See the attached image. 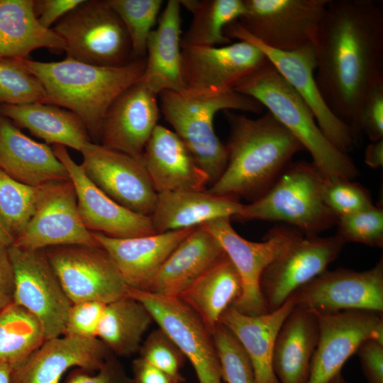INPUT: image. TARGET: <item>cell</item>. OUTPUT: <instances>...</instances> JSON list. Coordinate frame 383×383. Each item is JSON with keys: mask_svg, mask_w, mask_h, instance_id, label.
I'll list each match as a JSON object with an SVG mask.
<instances>
[{"mask_svg": "<svg viewBox=\"0 0 383 383\" xmlns=\"http://www.w3.org/2000/svg\"><path fill=\"white\" fill-rule=\"evenodd\" d=\"M313 45L321 94L357 138L362 106L383 83L382 2L328 0Z\"/></svg>", "mask_w": 383, "mask_h": 383, "instance_id": "obj_1", "label": "cell"}, {"mask_svg": "<svg viewBox=\"0 0 383 383\" xmlns=\"http://www.w3.org/2000/svg\"><path fill=\"white\" fill-rule=\"evenodd\" d=\"M224 113L230 126L227 165L206 191L252 202L272 187L292 157L304 148L269 111L255 119L232 110Z\"/></svg>", "mask_w": 383, "mask_h": 383, "instance_id": "obj_2", "label": "cell"}, {"mask_svg": "<svg viewBox=\"0 0 383 383\" xmlns=\"http://www.w3.org/2000/svg\"><path fill=\"white\" fill-rule=\"evenodd\" d=\"M20 60L42 83L47 104L74 113L95 140H100L102 121L110 106L142 78L145 70V58L115 67L97 66L67 57L50 62Z\"/></svg>", "mask_w": 383, "mask_h": 383, "instance_id": "obj_3", "label": "cell"}, {"mask_svg": "<svg viewBox=\"0 0 383 383\" xmlns=\"http://www.w3.org/2000/svg\"><path fill=\"white\" fill-rule=\"evenodd\" d=\"M158 96L160 112L207 174L211 185L222 175L228 162L226 145L214 131L216 113L226 110L260 113L264 109L255 99L234 90L214 92L186 88L162 91Z\"/></svg>", "mask_w": 383, "mask_h": 383, "instance_id": "obj_4", "label": "cell"}, {"mask_svg": "<svg viewBox=\"0 0 383 383\" xmlns=\"http://www.w3.org/2000/svg\"><path fill=\"white\" fill-rule=\"evenodd\" d=\"M233 90L266 107L309 151L326 179L352 180L357 175L350 157L327 138L309 106L267 60Z\"/></svg>", "mask_w": 383, "mask_h": 383, "instance_id": "obj_5", "label": "cell"}, {"mask_svg": "<svg viewBox=\"0 0 383 383\" xmlns=\"http://www.w3.org/2000/svg\"><path fill=\"white\" fill-rule=\"evenodd\" d=\"M325 179L313 162L289 164L262 196L243 204L235 218L282 221L306 235H317L337 221L323 199Z\"/></svg>", "mask_w": 383, "mask_h": 383, "instance_id": "obj_6", "label": "cell"}, {"mask_svg": "<svg viewBox=\"0 0 383 383\" xmlns=\"http://www.w3.org/2000/svg\"><path fill=\"white\" fill-rule=\"evenodd\" d=\"M52 29L63 40L67 58L105 67L134 60L126 30L107 0L84 1Z\"/></svg>", "mask_w": 383, "mask_h": 383, "instance_id": "obj_7", "label": "cell"}, {"mask_svg": "<svg viewBox=\"0 0 383 383\" xmlns=\"http://www.w3.org/2000/svg\"><path fill=\"white\" fill-rule=\"evenodd\" d=\"M230 219L217 218L201 226L218 241L240 277L242 293L232 306L248 316L265 314L268 311L260 290L261 276L265 268L303 233L294 227L279 226L271 230L264 241L252 242L240 236Z\"/></svg>", "mask_w": 383, "mask_h": 383, "instance_id": "obj_8", "label": "cell"}, {"mask_svg": "<svg viewBox=\"0 0 383 383\" xmlns=\"http://www.w3.org/2000/svg\"><path fill=\"white\" fill-rule=\"evenodd\" d=\"M328 0H243L237 21L253 38L274 50L291 52L312 44Z\"/></svg>", "mask_w": 383, "mask_h": 383, "instance_id": "obj_9", "label": "cell"}, {"mask_svg": "<svg viewBox=\"0 0 383 383\" xmlns=\"http://www.w3.org/2000/svg\"><path fill=\"white\" fill-rule=\"evenodd\" d=\"M224 35L255 45L266 57L284 79L309 106L327 138L340 151L346 153L356 143L352 129L337 118L328 107L315 79L316 55L312 44L291 52L268 48L248 35L237 21L229 23Z\"/></svg>", "mask_w": 383, "mask_h": 383, "instance_id": "obj_10", "label": "cell"}, {"mask_svg": "<svg viewBox=\"0 0 383 383\" xmlns=\"http://www.w3.org/2000/svg\"><path fill=\"white\" fill-rule=\"evenodd\" d=\"M44 250L72 304L93 301L107 304L127 296L128 287L101 246L70 245Z\"/></svg>", "mask_w": 383, "mask_h": 383, "instance_id": "obj_11", "label": "cell"}, {"mask_svg": "<svg viewBox=\"0 0 383 383\" xmlns=\"http://www.w3.org/2000/svg\"><path fill=\"white\" fill-rule=\"evenodd\" d=\"M15 277L14 302L40 322L45 340L63 335L72 303L64 292L45 250L8 248Z\"/></svg>", "mask_w": 383, "mask_h": 383, "instance_id": "obj_12", "label": "cell"}, {"mask_svg": "<svg viewBox=\"0 0 383 383\" xmlns=\"http://www.w3.org/2000/svg\"><path fill=\"white\" fill-rule=\"evenodd\" d=\"M127 296L142 302L193 366L198 383H222L221 365L211 333L179 298L128 287Z\"/></svg>", "mask_w": 383, "mask_h": 383, "instance_id": "obj_13", "label": "cell"}, {"mask_svg": "<svg viewBox=\"0 0 383 383\" xmlns=\"http://www.w3.org/2000/svg\"><path fill=\"white\" fill-rule=\"evenodd\" d=\"M70 245L100 246L81 218L72 182L43 185L31 218L12 245L35 250Z\"/></svg>", "mask_w": 383, "mask_h": 383, "instance_id": "obj_14", "label": "cell"}, {"mask_svg": "<svg viewBox=\"0 0 383 383\" xmlns=\"http://www.w3.org/2000/svg\"><path fill=\"white\" fill-rule=\"evenodd\" d=\"M294 306L317 313L360 310L383 313V260L365 271L325 270L291 296Z\"/></svg>", "mask_w": 383, "mask_h": 383, "instance_id": "obj_15", "label": "cell"}, {"mask_svg": "<svg viewBox=\"0 0 383 383\" xmlns=\"http://www.w3.org/2000/svg\"><path fill=\"white\" fill-rule=\"evenodd\" d=\"M80 152L86 175L99 189L123 207L151 216L157 192L142 160L91 141Z\"/></svg>", "mask_w": 383, "mask_h": 383, "instance_id": "obj_16", "label": "cell"}, {"mask_svg": "<svg viewBox=\"0 0 383 383\" xmlns=\"http://www.w3.org/2000/svg\"><path fill=\"white\" fill-rule=\"evenodd\" d=\"M345 242L337 235H301L264 270L260 290L268 312L280 307L299 288L327 270Z\"/></svg>", "mask_w": 383, "mask_h": 383, "instance_id": "obj_17", "label": "cell"}, {"mask_svg": "<svg viewBox=\"0 0 383 383\" xmlns=\"http://www.w3.org/2000/svg\"><path fill=\"white\" fill-rule=\"evenodd\" d=\"M316 314L319 338L307 383H328L365 340L383 343L382 313L350 310Z\"/></svg>", "mask_w": 383, "mask_h": 383, "instance_id": "obj_18", "label": "cell"}, {"mask_svg": "<svg viewBox=\"0 0 383 383\" xmlns=\"http://www.w3.org/2000/svg\"><path fill=\"white\" fill-rule=\"evenodd\" d=\"M267 58L250 43L182 47V77L186 88L223 92L233 89Z\"/></svg>", "mask_w": 383, "mask_h": 383, "instance_id": "obj_19", "label": "cell"}, {"mask_svg": "<svg viewBox=\"0 0 383 383\" xmlns=\"http://www.w3.org/2000/svg\"><path fill=\"white\" fill-rule=\"evenodd\" d=\"M52 150L66 168L77 195L79 215L85 227L112 238H133L157 233L150 216L133 212L117 204L86 175L81 165L70 157L66 147Z\"/></svg>", "mask_w": 383, "mask_h": 383, "instance_id": "obj_20", "label": "cell"}, {"mask_svg": "<svg viewBox=\"0 0 383 383\" xmlns=\"http://www.w3.org/2000/svg\"><path fill=\"white\" fill-rule=\"evenodd\" d=\"M157 96L143 77L123 91L104 118L101 145L142 160L145 145L158 125Z\"/></svg>", "mask_w": 383, "mask_h": 383, "instance_id": "obj_21", "label": "cell"}, {"mask_svg": "<svg viewBox=\"0 0 383 383\" xmlns=\"http://www.w3.org/2000/svg\"><path fill=\"white\" fill-rule=\"evenodd\" d=\"M111 354L97 338L62 335L46 339L13 369L11 383H61L71 369L96 372Z\"/></svg>", "mask_w": 383, "mask_h": 383, "instance_id": "obj_22", "label": "cell"}, {"mask_svg": "<svg viewBox=\"0 0 383 383\" xmlns=\"http://www.w3.org/2000/svg\"><path fill=\"white\" fill-rule=\"evenodd\" d=\"M195 228L124 238L98 232L92 234L109 254L126 285L146 291L169 255Z\"/></svg>", "mask_w": 383, "mask_h": 383, "instance_id": "obj_23", "label": "cell"}, {"mask_svg": "<svg viewBox=\"0 0 383 383\" xmlns=\"http://www.w3.org/2000/svg\"><path fill=\"white\" fill-rule=\"evenodd\" d=\"M142 162L157 194L204 191L207 174L172 131L157 125L143 151Z\"/></svg>", "mask_w": 383, "mask_h": 383, "instance_id": "obj_24", "label": "cell"}, {"mask_svg": "<svg viewBox=\"0 0 383 383\" xmlns=\"http://www.w3.org/2000/svg\"><path fill=\"white\" fill-rule=\"evenodd\" d=\"M0 169L31 187L70 180L52 148L31 139L1 114Z\"/></svg>", "mask_w": 383, "mask_h": 383, "instance_id": "obj_25", "label": "cell"}, {"mask_svg": "<svg viewBox=\"0 0 383 383\" xmlns=\"http://www.w3.org/2000/svg\"><path fill=\"white\" fill-rule=\"evenodd\" d=\"M294 303L290 296L277 309L259 316H248L232 306L219 323L238 339L251 362L254 383H279L273 370L272 355L279 331Z\"/></svg>", "mask_w": 383, "mask_h": 383, "instance_id": "obj_26", "label": "cell"}, {"mask_svg": "<svg viewBox=\"0 0 383 383\" xmlns=\"http://www.w3.org/2000/svg\"><path fill=\"white\" fill-rule=\"evenodd\" d=\"M224 255L216 238L199 226L172 252L146 291L179 298Z\"/></svg>", "mask_w": 383, "mask_h": 383, "instance_id": "obj_27", "label": "cell"}, {"mask_svg": "<svg viewBox=\"0 0 383 383\" xmlns=\"http://www.w3.org/2000/svg\"><path fill=\"white\" fill-rule=\"evenodd\" d=\"M181 4L170 0L149 35L143 79L159 94L162 91L186 89L182 77Z\"/></svg>", "mask_w": 383, "mask_h": 383, "instance_id": "obj_28", "label": "cell"}, {"mask_svg": "<svg viewBox=\"0 0 383 383\" xmlns=\"http://www.w3.org/2000/svg\"><path fill=\"white\" fill-rule=\"evenodd\" d=\"M319 324L312 311L295 306L277 335L272 366L279 383H307L318 342Z\"/></svg>", "mask_w": 383, "mask_h": 383, "instance_id": "obj_29", "label": "cell"}, {"mask_svg": "<svg viewBox=\"0 0 383 383\" xmlns=\"http://www.w3.org/2000/svg\"><path fill=\"white\" fill-rule=\"evenodd\" d=\"M243 204L238 199L204 191H177L157 194L150 216L155 231L164 233L197 227L222 217H236Z\"/></svg>", "mask_w": 383, "mask_h": 383, "instance_id": "obj_30", "label": "cell"}, {"mask_svg": "<svg viewBox=\"0 0 383 383\" xmlns=\"http://www.w3.org/2000/svg\"><path fill=\"white\" fill-rule=\"evenodd\" d=\"M39 48L65 51V44L38 22L34 0H0V59H26Z\"/></svg>", "mask_w": 383, "mask_h": 383, "instance_id": "obj_31", "label": "cell"}, {"mask_svg": "<svg viewBox=\"0 0 383 383\" xmlns=\"http://www.w3.org/2000/svg\"><path fill=\"white\" fill-rule=\"evenodd\" d=\"M0 114L44 140L46 144L60 145L80 152L91 141L82 119L72 111L55 105L0 104Z\"/></svg>", "mask_w": 383, "mask_h": 383, "instance_id": "obj_32", "label": "cell"}, {"mask_svg": "<svg viewBox=\"0 0 383 383\" xmlns=\"http://www.w3.org/2000/svg\"><path fill=\"white\" fill-rule=\"evenodd\" d=\"M241 293L239 274L225 253L179 298L196 313L212 333L221 315Z\"/></svg>", "mask_w": 383, "mask_h": 383, "instance_id": "obj_33", "label": "cell"}, {"mask_svg": "<svg viewBox=\"0 0 383 383\" xmlns=\"http://www.w3.org/2000/svg\"><path fill=\"white\" fill-rule=\"evenodd\" d=\"M153 318L147 307L129 296L106 305L97 338L116 357H129L139 351L144 334Z\"/></svg>", "mask_w": 383, "mask_h": 383, "instance_id": "obj_34", "label": "cell"}, {"mask_svg": "<svg viewBox=\"0 0 383 383\" xmlns=\"http://www.w3.org/2000/svg\"><path fill=\"white\" fill-rule=\"evenodd\" d=\"M193 16L188 30L181 37L185 46H223L231 43L224 28L245 12L243 0H179Z\"/></svg>", "mask_w": 383, "mask_h": 383, "instance_id": "obj_35", "label": "cell"}, {"mask_svg": "<svg viewBox=\"0 0 383 383\" xmlns=\"http://www.w3.org/2000/svg\"><path fill=\"white\" fill-rule=\"evenodd\" d=\"M45 340L38 319L15 302L0 311V363L13 368Z\"/></svg>", "mask_w": 383, "mask_h": 383, "instance_id": "obj_36", "label": "cell"}, {"mask_svg": "<svg viewBox=\"0 0 383 383\" xmlns=\"http://www.w3.org/2000/svg\"><path fill=\"white\" fill-rule=\"evenodd\" d=\"M41 187L23 184L0 169V220L14 240L31 218Z\"/></svg>", "mask_w": 383, "mask_h": 383, "instance_id": "obj_37", "label": "cell"}, {"mask_svg": "<svg viewBox=\"0 0 383 383\" xmlns=\"http://www.w3.org/2000/svg\"><path fill=\"white\" fill-rule=\"evenodd\" d=\"M123 23L134 60L144 59L150 34L163 4L162 0H107Z\"/></svg>", "mask_w": 383, "mask_h": 383, "instance_id": "obj_38", "label": "cell"}, {"mask_svg": "<svg viewBox=\"0 0 383 383\" xmlns=\"http://www.w3.org/2000/svg\"><path fill=\"white\" fill-rule=\"evenodd\" d=\"M47 104L40 81L20 59H0V104Z\"/></svg>", "mask_w": 383, "mask_h": 383, "instance_id": "obj_39", "label": "cell"}, {"mask_svg": "<svg viewBox=\"0 0 383 383\" xmlns=\"http://www.w3.org/2000/svg\"><path fill=\"white\" fill-rule=\"evenodd\" d=\"M211 335L221 365L222 379L227 383H254L250 359L235 335L221 323Z\"/></svg>", "mask_w": 383, "mask_h": 383, "instance_id": "obj_40", "label": "cell"}, {"mask_svg": "<svg viewBox=\"0 0 383 383\" xmlns=\"http://www.w3.org/2000/svg\"><path fill=\"white\" fill-rule=\"evenodd\" d=\"M339 236L345 243L354 242L371 247L383 246V210L374 205L370 208L338 217Z\"/></svg>", "mask_w": 383, "mask_h": 383, "instance_id": "obj_41", "label": "cell"}, {"mask_svg": "<svg viewBox=\"0 0 383 383\" xmlns=\"http://www.w3.org/2000/svg\"><path fill=\"white\" fill-rule=\"evenodd\" d=\"M323 199L337 218L374 206L365 188L352 180L344 179H326Z\"/></svg>", "mask_w": 383, "mask_h": 383, "instance_id": "obj_42", "label": "cell"}, {"mask_svg": "<svg viewBox=\"0 0 383 383\" xmlns=\"http://www.w3.org/2000/svg\"><path fill=\"white\" fill-rule=\"evenodd\" d=\"M138 352L139 357L148 363L182 382L184 381L180 371L186 358L175 343L159 327L149 333Z\"/></svg>", "mask_w": 383, "mask_h": 383, "instance_id": "obj_43", "label": "cell"}, {"mask_svg": "<svg viewBox=\"0 0 383 383\" xmlns=\"http://www.w3.org/2000/svg\"><path fill=\"white\" fill-rule=\"evenodd\" d=\"M105 304L87 301L72 304L63 335L85 338H97Z\"/></svg>", "mask_w": 383, "mask_h": 383, "instance_id": "obj_44", "label": "cell"}, {"mask_svg": "<svg viewBox=\"0 0 383 383\" xmlns=\"http://www.w3.org/2000/svg\"><path fill=\"white\" fill-rule=\"evenodd\" d=\"M64 383H133V380L118 357L111 354L94 374L74 368L67 373Z\"/></svg>", "mask_w": 383, "mask_h": 383, "instance_id": "obj_45", "label": "cell"}, {"mask_svg": "<svg viewBox=\"0 0 383 383\" xmlns=\"http://www.w3.org/2000/svg\"><path fill=\"white\" fill-rule=\"evenodd\" d=\"M359 131H364L372 142L383 137V83L367 96L360 113Z\"/></svg>", "mask_w": 383, "mask_h": 383, "instance_id": "obj_46", "label": "cell"}, {"mask_svg": "<svg viewBox=\"0 0 383 383\" xmlns=\"http://www.w3.org/2000/svg\"><path fill=\"white\" fill-rule=\"evenodd\" d=\"M355 354L367 383H383V343L367 339L359 345Z\"/></svg>", "mask_w": 383, "mask_h": 383, "instance_id": "obj_47", "label": "cell"}, {"mask_svg": "<svg viewBox=\"0 0 383 383\" xmlns=\"http://www.w3.org/2000/svg\"><path fill=\"white\" fill-rule=\"evenodd\" d=\"M84 0H38L34 1V12L38 22L43 27L50 29L67 13L84 2Z\"/></svg>", "mask_w": 383, "mask_h": 383, "instance_id": "obj_48", "label": "cell"}, {"mask_svg": "<svg viewBox=\"0 0 383 383\" xmlns=\"http://www.w3.org/2000/svg\"><path fill=\"white\" fill-rule=\"evenodd\" d=\"M8 248L0 245V311L14 302L15 277Z\"/></svg>", "mask_w": 383, "mask_h": 383, "instance_id": "obj_49", "label": "cell"}, {"mask_svg": "<svg viewBox=\"0 0 383 383\" xmlns=\"http://www.w3.org/2000/svg\"><path fill=\"white\" fill-rule=\"evenodd\" d=\"M133 383H181L177 378L145 362L140 357L132 363Z\"/></svg>", "mask_w": 383, "mask_h": 383, "instance_id": "obj_50", "label": "cell"}, {"mask_svg": "<svg viewBox=\"0 0 383 383\" xmlns=\"http://www.w3.org/2000/svg\"><path fill=\"white\" fill-rule=\"evenodd\" d=\"M365 161L372 168L383 165V139L373 142L367 147Z\"/></svg>", "mask_w": 383, "mask_h": 383, "instance_id": "obj_51", "label": "cell"}, {"mask_svg": "<svg viewBox=\"0 0 383 383\" xmlns=\"http://www.w3.org/2000/svg\"><path fill=\"white\" fill-rule=\"evenodd\" d=\"M13 369L10 365L0 363V383H11Z\"/></svg>", "mask_w": 383, "mask_h": 383, "instance_id": "obj_52", "label": "cell"}, {"mask_svg": "<svg viewBox=\"0 0 383 383\" xmlns=\"http://www.w3.org/2000/svg\"><path fill=\"white\" fill-rule=\"evenodd\" d=\"M14 238L8 232L0 220V245L9 247L13 244Z\"/></svg>", "mask_w": 383, "mask_h": 383, "instance_id": "obj_53", "label": "cell"}, {"mask_svg": "<svg viewBox=\"0 0 383 383\" xmlns=\"http://www.w3.org/2000/svg\"><path fill=\"white\" fill-rule=\"evenodd\" d=\"M328 383H346L344 377H343L341 372L335 375L331 381Z\"/></svg>", "mask_w": 383, "mask_h": 383, "instance_id": "obj_54", "label": "cell"}]
</instances>
